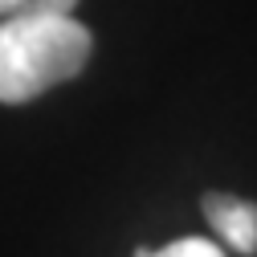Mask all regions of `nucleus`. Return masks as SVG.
<instances>
[{"mask_svg":"<svg viewBox=\"0 0 257 257\" xmlns=\"http://www.w3.org/2000/svg\"><path fill=\"white\" fill-rule=\"evenodd\" d=\"M90 49V29L78 17L37 9L0 17V102H33L37 94L78 78Z\"/></svg>","mask_w":257,"mask_h":257,"instance_id":"1","label":"nucleus"},{"mask_svg":"<svg viewBox=\"0 0 257 257\" xmlns=\"http://www.w3.org/2000/svg\"><path fill=\"white\" fill-rule=\"evenodd\" d=\"M29 5V0H0V17H13V13H21Z\"/></svg>","mask_w":257,"mask_h":257,"instance_id":"5","label":"nucleus"},{"mask_svg":"<svg viewBox=\"0 0 257 257\" xmlns=\"http://www.w3.org/2000/svg\"><path fill=\"white\" fill-rule=\"evenodd\" d=\"M25 9H37V13H57V17H74L78 0H29Z\"/></svg>","mask_w":257,"mask_h":257,"instance_id":"4","label":"nucleus"},{"mask_svg":"<svg viewBox=\"0 0 257 257\" xmlns=\"http://www.w3.org/2000/svg\"><path fill=\"white\" fill-rule=\"evenodd\" d=\"M151 257H224L216 241H204V237H180L164 249H155Z\"/></svg>","mask_w":257,"mask_h":257,"instance_id":"3","label":"nucleus"},{"mask_svg":"<svg viewBox=\"0 0 257 257\" xmlns=\"http://www.w3.org/2000/svg\"><path fill=\"white\" fill-rule=\"evenodd\" d=\"M204 220L233 253H245V257L257 253V204L253 200H241L233 192H208Z\"/></svg>","mask_w":257,"mask_h":257,"instance_id":"2","label":"nucleus"}]
</instances>
